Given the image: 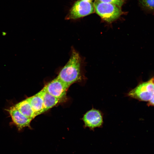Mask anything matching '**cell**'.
I'll use <instances>...</instances> for the list:
<instances>
[{"mask_svg":"<svg viewBox=\"0 0 154 154\" xmlns=\"http://www.w3.org/2000/svg\"><path fill=\"white\" fill-rule=\"evenodd\" d=\"M82 61L79 54L73 48L70 57L60 72L57 78L69 87L72 84L84 79Z\"/></svg>","mask_w":154,"mask_h":154,"instance_id":"6da1fadb","label":"cell"},{"mask_svg":"<svg viewBox=\"0 0 154 154\" xmlns=\"http://www.w3.org/2000/svg\"><path fill=\"white\" fill-rule=\"evenodd\" d=\"M94 5L95 11L103 20L108 23L116 20L123 13L120 7L112 4L96 0Z\"/></svg>","mask_w":154,"mask_h":154,"instance_id":"7a4b0ae2","label":"cell"},{"mask_svg":"<svg viewBox=\"0 0 154 154\" xmlns=\"http://www.w3.org/2000/svg\"><path fill=\"white\" fill-rule=\"evenodd\" d=\"M154 93V76L146 82H140L126 96L141 101H149Z\"/></svg>","mask_w":154,"mask_h":154,"instance_id":"3957f363","label":"cell"},{"mask_svg":"<svg viewBox=\"0 0 154 154\" xmlns=\"http://www.w3.org/2000/svg\"><path fill=\"white\" fill-rule=\"evenodd\" d=\"M94 11V6L92 3L78 0L74 3L65 19L76 20L92 13Z\"/></svg>","mask_w":154,"mask_h":154,"instance_id":"277c9868","label":"cell"},{"mask_svg":"<svg viewBox=\"0 0 154 154\" xmlns=\"http://www.w3.org/2000/svg\"><path fill=\"white\" fill-rule=\"evenodd\" d=\"M82 119L85 127L92 130L96 128L102 127L103 124L102 113L100 110L93 108L85 114Z\"/></svg>","mask_w":154,"mask_h":154,"instance_id":"5b68a950","label":"cell"},{"mask_svg":"<svg viewBox=\"0 0 154 154\" xmlns=\"http://www.w3.org/2000/svg\"><path fill=\"white\" fill-rule=\"evenodd\" d=\"M69 87L56 77L46 84L42 89L60 100L65 96Z\"/></svg>","mask_w":154,"mask_h":154,"instance_id":"8992f818","label":"cell"},{"mask_svg":"<svg viewBox=\"0 0 154 154\" xmlns=\"http://www.w3.org/2000/svg\"><path fill=\"white\" fill-rule=\"evenodd\" d=\"M7 110L11 117L13 122L19 130L29 126L32 120L23 114L15 106L11 107Z\"/></svg>","mask_w":154,"mask_h":154,"instance_id":"52a82bcc","label":"cell"},{"mask_svg":"<svg viewBox=\"0 0 154 154\" xmlns=\"http://www.w3.org/2000/svg\"><path fill=\"white\" fill-rule=\"evenodd\" d=\"M27 99L36 116L45 112L42 99L39 92Z\"/></svg>","mask_w":154,"mask_h":154,"instance_id":"ba28073f","label":"cell"},{"mask_svg":"<svg viewBox=\"0 0 154 154\" xmlns=\"http://www.w3.org/2000/svg\"><path fill=\"white\" fill-rule=\"evenodd\" d=\"M14 106L21 113L31 120L36 116L27 98L17 103Z\"/></svg>","mask_w":154,"mask_h":154,"instance_id":"9c48e42d","label":"cell"},{"mask_svg":"<svg viewBox=\"0 0 154 154\" xmlns=\"http://www.w3.org/2000/svg\"><path fill=\"white\" fill-rule=\"evenodd\" d=\"M39 92L42 99L45 112L56 105L60 100L43 89Z\"/></svg>","mask_w":154,"mask_h":154,"instance_id":"30bf717a","label":"cell"},{"mask_svg":"<svg viewBox=\"0 0 154 154\" xmlns=\"http://www.w3.org/2000/svg\"><path fill=\"white\" fill-rule=\"evenodd\" d=\"M139 3L146 12L154 13V0H139Z\"/></svg>","mask_w":154,"mask_h":154,"instance_id":"8fae6325","label":"cell"},{"mask_svg":"<svg viewBox=\"0 0 154 154\" xmlns=\"http://www.w3.org/2000/svg\"><path fill=\"white\" fill-rule=\"evenodd\" d=\"M102 2L110 3L121 7L125 3V0H98Z\"/></svg>","mask_w":154,"mask_h":154,"instance_id":"7c38bea8","label":"cell"},{"mask_svg":"<svg viewBox=\"0 0 154 154\" xmlns=\"http://www.w3.org/2000/svg\"><path fill=\"white\" fill-rule=\"evenodd\" d=\"M147 105L148 106H154V93L151 99L149 101L147 104Z\"/></svg>","mask_w":154,"mask_h":154,"instance_id":"4fadbf2b","label":"cell"},{"mask_svg":"<svg viewBox=\"0 0 154 154\" xmlns=\"http://www.w3.org/2000/svg\"><path fill=\"white\" fill-rule=\"evenodd\" d=\"M84 1L88 2H91L92 1H93V0H83Z\"/></svg>","mask_w":154,"mask_h":154,"instance_id":"5bb4252c","label":"cell"}]
</instances>
